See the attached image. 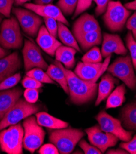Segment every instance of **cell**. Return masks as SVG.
<instances>
[{
  "label": "cell",
  "mask_w": 136,
  "mask_h": 154,
  "mask_svg": "<svg viewBox=\"0 0 136 154\" xmlns=\"http://www.w3.org/2000/svg\"><path fill=\"white\" fill-rule=\"evenodd\" d=\"M22 94L20 87L0 91V120L20 98Z\"/></svg>",
  "instance_id": "cell-18"
},
{
  "label": "cell",
  "mask_w": 136,
  "mask_h": 154,
  "mask_svg": "<svg viewBox=\"0 0 136 154\" xmlns=\"http://www.w3.org/2000/svg\"><path fill=\"white\" fill-rule=\"evenodd\" d=\"M126 88L124 84L117 87L113 91L108 97L106 106V109L116 108L121 106L125 101Z\"/></svg>",
  "instance_id": "cell-26"
},
{
  "label": "cell",
  "mask_w": 136,
  "mask_h": 154,
  "mask_svg": "<svg viewBox=\"0 0 136 154\" xmlns=\"http://www.w3.org/2000/svg\"><path fill=\"white\" fill-rule=\"evenodd\" d=\"M22 84L25 88H35L39 89L43 86L42 83L39 82L31 77L26 76L23 78Z\"/></svg>",
  "instance_id": "cell-35"
},
{
  "label": "cell",
  "mask_w": 136,
  "mask_h": 154,
  "mask_svg": "<svg viewBox=\"0 0 136 154\" xmlns=\"http://www.w3.org/2000/svg\"><path fill=\"white\" fill-rule=\"evenodd\" d=\"M96 5L95 13L97 16L102 14L106 11L109 3L112 0H93Z\"/></svg>",
  "instance_id": "cell-40"
},
{
  "label": "cell",
  "mask_w": 136,
  "mask_h": 154,
  "mask_svg": "<svg viewBox=\"0 0 136 154\" xmlns=\"http://www.w3.org/2000/svg\"><path fill=\"white\" fill-rule=\"evenodd\" d=\"M77 41L83 51H86L95 45H99L102 41L101 30L85 33L75 37Z\"/></svg>",
  "instance_id": "cell-24"
},
{
  "label": "cell",
  "mask_w": 136,
  "mask_h": 154,
  "mask_svg": "<svg viewBox=\"0 0 136 154\" xmlns=\"http://www.w3.org/2000/svg\"><path fill=\"white\" fill-rule=\"evenodd\" d=\"M92 2L93 0H78L77 5L75 10L73 18L76 17L79 14L87 10L92 6Z\"/></svg>",
  "instance_id": "cell-37"
},
{
  "label": "cell",
  "mask_w": 136,
  "mask_h": 154,
  "mask_svg": "<svg viewBox=\"0 0 136 154\" xmlns=\"http://www.w3.org/2000/svg\"><path fill=\"white\" fill-rule=\"evenodd\" d=\"M102 60L101 51L97 47H94L88 51L82 58L83 63H101Z\"/></svg>",
  "instance_id": "cell-29"
},
{
  "label": "cell",
  "mask_w": 136,
  "mask_h": 154,
  "mask_svg": "<svg viewBox=\"0 0 136 154\" xmlns=\"http://www.w3.org/2000/svg\"><path fill=\"white\" fill-rule=\"evenodd\" d=\"M22 54L26 71H29L35 68L47 69L48 65L44 60L40 49L33 42L28 39L25 40Z\"/></svg>",
  "instance_id": "cell-12"
},
{
  "label": "cell",
  "mask_w": 136,
  "mask_h": 154,
  "mask_svg": "<svg viewBox=\"0 0 136 154\" xmlns=\"http://www.w3.org/2000/svg\"><path fill=\"white\" fill-rule=\"evenodd\" d=\"M23 44L20 25L14 17L3 20L0 30V45L5 49H19Z\"/></svg>",
  "instance_id": "cell-5"
},
{
  "label": "cell",
  "mask_w": 136,
  "mask_h": 154,
  "mask_svg": "<svg viewBox=\"0 0 136 154\" xmlns=\"http://www.w3.org/2000/svg\"><path fill=\"white\" fill-rule=\"evenodd\" d=\"M116 82L118 81L110 74H107L102 77L98 85V95L95 103L96 106L109 96Z\"/></svg>",
  "instance_id": "cell-21"
},
{
  "label": "cell",
  "mask_w": 136,
  "mask_h": 154,
  "mask_svg": "<svg viewBox=\"0 0 136 154\" xmlns=\"http://www.w3.org/2000/svg\"><path fill=\"white\" fill-rule=\"evenodd\" d=\"M46 72L52 80L59 84L66 94H69V91L66 75L61 68L56 65H50Z\"/></svg>",
  "instance_id": "cell-27"
},
{
  "label": "cell",
  "mask_w": 136,
  "mask_h": 154,
  "mask_svg": "<svg viewBox=\"0 0 136 154\" xmlns=\"http://www.w3.org/2000/svg\"><path fill=\"white\" fill-rule=\"evenodd\" d=\"M53 0H35V4L40 5H45L51 3Z\"/></svg>",
  "instance_id": "cell-45"
},
{
  "label": "cell",
  "mask_w": 136,
  "mask_h": 154,
  "mask_svg": "<svg viewBox=\"0 0 136 154\" xmlns=\"http://www.w3.org/2000/svg\"><path fill=\"white\" fill-rule=\"evenodd\" d=\"M76 52L77 51L72 48L61 45L56 51L55 56L56 61L63 64L66 69H69L75 65V55Z\"/></svg>",
  "instance_id": "cell-22"
},
{
  "label": "cell",
  "mask_w": 136,
  "mask_h": 154,
  "mask_svg": "<svg viewBox=\"0 0 136 154\" xmlns=\"http://www.w3.org/2000/svg\"><path fill=\"white\" fill-rule=\"evenodd\" d=\"M126 45L130 52V56L132 59L134 68L136 70V41L134 39L131 32H129L127 35Z\"/></svg>",
  "instance_id": "cell-32"
},
{
  "label": "cell",
  "mask_w": 136,
  "mask_h": 154,
  "mask_svg": "<svg viewBox=\"0 0 136 154\" xmlns=\"http://www.w3.org/2000/svg\"><path fill=\"white\" fill-rule=\"evenodd\" d=\"M84 136L85 133L80 129L65 128L52 131L49 141L56 147L59 153L69 154Z\"/></svg>",
  "instance_id": "cell-2"
},
{
  "label": "cell",
  "mask_w": 136,
  "mask_h": 154,
  "mask_svg": "<svg viewBox=\"0 0 136 154\" xmlns=\"http://www.w3.org/2000/svg\"><path fill=\"white\" fill-rule=\"evenodd\" d=\"M44 20L48 32L55 38L58 35V23L56 20L53 18L44 17Z\"/></svg>",
  "instance_id": "cell-33"
},
{
  "label": "cell",
  "mask_w": 136,
  "mask_h": 154,
  "mask_svg": "<svg viewBox=\"0 0 136 154\" xmlns=\"http://www.w3.org/2000/svg\"><path fill=\"white\" fill-rule=\"evenodd\" d=\"M23 96L26 101L30 103H36L39 98V91L35 88H26Z\"/></svg>",
  "instance_id": "cell-36"
},
{
  "label": "cell",
  "mask_w": 136,
  "mask_h": 154,
  "mask_svg": "<svg viewBox=\"0 0 136 154\" xmlns=\"http://www.w3.org/2000/svg\"><path fill=\"white\" fill-rule=\"evenodd\" d=\"M79 146L86 154H101V151L96 147L89 145L85 140L79 141Z\"/></svg>",
  "instance_id": "cell-38"
},
{
  "label": "cell",
  "mask_w": 136,
  "mask_h": 154,
  "mask_svg": "<svg viewBox=\"0 0 136 154\" xmlns=\"http://www.w3.org/2000/svg\"><path fill=\"white\" fill-rule=\"evenodd\" d=\"M21 79L20 73H16L9 76L0 82V91L12 88L16 86Z\"/></svg>",
  "instance_id": "cell-31"
},
{
  "label": "cell",
  "mask_w": 136,
  "mask_h": 154,
  "mask_svg": "<svg viewBox=\"0 0 136 154\" xmlns=\"http://www.w3.org/2000/svg\"><path fill=\"white\" fill-rule=\"evenodd\" d=\"M58 35L60 41L65 45L75 49L78 52L81 51L75 36L71 33L66 25L59 22H58Z\"/></svg>",
  "instance_id": "cell-25"
},
{
  "label": "cell",
  "mask_w": 136,
  "mask_h": 154,
  "mask_svg": "<svg viewBox=\"0 0 136 154\" xmlns=\"http://www.w3.org/2000/svg\"><path fill=\"white\" fill-rule=\"evenodd\" d=\"M133 67L131 56L127 55L116 58L107 68V71L113 76L122 80L130 89L134 90L136 88V75Z\"/></svg>",
  "instance_id": "cell-8"
},
{
  "label": "cell",
  "mask_w": 136,
  "mask_h": 154,
  "mask_svg": "<svg viewBox=\"0 0 136 154\" xmlns=\"http://www.w3.org/2000/svg\"><path fill=\"white\" fill-rule=\"evenodd\" d=\"M14 0H0V14L9 18Z\"/></svg>",
  "instance_id": "cell-34"
},
{
  "label": "cell",
  "mask_w": 136,
  "mask_h": 154,
  "mask_svg": "<svg viewBox=\"0 0 136 154\" xmlns=\"http://www.w3.org/2000/svg\"><path fill=\"white\" fill-rule=\"evenodd\" d=\"M22 66V61L17 52L0 58V82L14 75Z\"/></svg>",
  "instance_id": "cell-16"
},
{
  "label": "cell",
  "mask_w": 136,
  "mask_h": 154,
  "mask_svg": "<svg viewBox=\"0 0 136 154\" xmlns=\"http://www.w3.org/2000/svg\"><path fill=\"white\" fill-rule=\"evenodd\" d=\"M24 136L23 146L30 153H33L42 144L45 132L39 125L34 116H29L23 122Z\"/></svg>",
  "instance_id": "cell-6"
},
{
  "label": "cell",
  "mask_w": 136,
  "mask_h": 154,
  "mask_svg": "<svg viewBox=\"0 0 136 154\" xmlns=\"http://www.w3.org/2000/svg\"><path fill=\"white\" fill-rule=\"evenodd\" d=\"M121 119L125 128L136 131V101L126 105L122 111Z\"/></svg>",
  "instance_id": "cell-23"
},
{
  "label": "cell",
  "mask_w": 136,
  "mask_h": 154,
  "mask_svg": "<svg viewBox=\"0 0 136 154\" xmlns=\"http://www.w3.org/2000/svg\"><path fill=\"white\" fill-rule=\"evenodd\" d=\"M24 7L34 12L39 16L53 18L56 21L62 22L67 26L69 25L68 21L64 16V14L57 6L50 4L40 5L35 3H25L24 4Z\"/></svg>",
  "instance_id": "cell-14"
},
{
  "label": "cell",
  "mask_w": 136,
  "mask_h": 154,
  "mask_svg": "<svg viewBox=\"0 0 136 154\" xmlns=\"http://www.w3.org/2000/svg\"><path fill=\"white\" fill-rule=\"evenodd\" d=\"M26 75L31 77L38 81L41 83L44 84H55V82L48 75L47 72H45L43 69L39 68H35L31 70L28 71Z\"/></svg>",
  "instance_id": "cell-28"
},
{
  "label": "cell",
  "mask_w": 136,
  "mask_h": 154,
  "mask_svg": "<svg viewBox=\"0 0 136 154\" xmlns=\"http://www.w3.org/2000/svg\"><path fill=\"white\" fill-rule=\"evenodd\" d=\"M125 6L129 10H134L136 11V0H134L133 2L127 3L125 5Z\"/></svg>",
  "instance_id": "cell-44"
},
{
  "label": "cell",
  "mask_w": 136,
  "mask_h": 154,
  "mask_svg": "<svg viewBox=\"0 0 136 154\" xmlns=\"http://www.w3.org/2000/svg\"><path fill=\"white\" fill-rule=\"evenodd\" d=\"M120 147L131 154H136V134L129 141L120 144Z\"/></svg>",
  "instance_id": "cell-39"
},
{
  "label": "cell",
  "mask_w": 136,
  "mask_h": 154,
  "mask_svg": "<svg viewBox=\"0 0 136 154\" xmlns=\"http://www.w3.org/2000/svg\"><path fill=\"white\" fill-rule=\"evenodd\" d=\"M55 65L61 68L66 75L70 99L74 104H83L95 98L98 87L96 83L80 78L76 74L65 68L58 61H55Z\"/></svg>",
  "instance_id": "cell-1"
},
{
  "label": "cell",
  "mask_w": 136,
  "mask_h": 154,
  "mask_svg": "<svg viewBox=\"0 0 136 154\" xmlns=\"http://www.w3.org/2000/svg\"><path fill=\"white\" fill-rule=\"evenodd\" d=\"M115 53L118 55H126L128 53L123 41L119 36L113 34L104 33L101 49L102 57L106 58Z\"/></svg>",
  "instance_id": "cell-15"
},
{
  "label": "cell",
  "mask_w": 136,
  "mask_h": 154,
  "mask_svg": "<svg viewBox=\"0 0 136 154\" xmlns=\"http://www.w3.org/2000/svg\"><path fill=\"white\" fill-rule=\"evenodd\" d=\"M75 38L86 33L101 30L98 22L92 15L84 14L75 22L73 25Z\"/></svg>",
  "instance_id": "cell-19"
},
{
  "label": "cell",
  "mask_w": 136,
  "mask_h": 154,
  "mask_svg": "<svg viewBox=\"0 0 136 154\" xmlns=\"http://www.w3.org/2000/svg\"><path fill=\"white\" fill-rule=\"evenodd\" d=\"M39 154H58L59 153L56 147L53 144H46L42 146L38 151Z\"/></svg>",
  "instance_id": "cell-41"
},
{
  "label": "cell",
  "mask_w": 136,
  "mask_h": 154,
  "mask_svg": "<svg viewBox=\"0 0 136 154\" xmlns=\"http://www.w3.org/2000/svg\"><path fill=\"white\" fill-rule=\"evenodd\" d=\"M30 1V0H14V2L16 5L20 6L25 4L26 2Z\"/></svg>",
  "instance_id": "cell-47"
},
{
  "label": "cell",
  "mask_w": 136,
  "mask_h": 154,
  "mask_svg": "<svg viewBox=\"0 0 136 154\" xmlns=\"http://www.w3.org/2000/svg\"><path fill=\"white\" fill-rule=\"evenodd\" d=\"M36 42L40 48L51 57L55 56L56 51L62 45V43L53 36L46 27L43 25L39 30Z\"/></svg>",
  "instance_id": "cell-17"
},
{
  "label": "cell",
  "mask_w": 136,
  "mask_h": 154,
  "mask_svg": "<svg viewBox=\"0 0 136 154\" xmlns=\"http://www.w3.org/2000/svg\"><path fill=\"white\" fill-rule=\"evenodd\" d=\"M108 154H127L128 152L124 150L123 149H112L107 152Z\"/></svg>",
  "instance_id": "cell-43"
},
{
  "label": "cell",
  "mask_w": 136,
  "mask_h": 154,
  "mask_svg": "<svg viewBox=\"0 0 136 154\" xmlns=\"http://www.w3.org/2000/svg\"><path fill=\"white\" fill-rule=\"evenodd\" d=\"M9 53V52L7 49L3 48L2 46L0 45V58H2L7 56V55H8Z\"/></svg>",
  "instance_id": "cell-46"
},
{
  "label": "cell",
  "mask_w": 136,
  "mask_h": 154,
  "mask_svg": "<svg viewBox=\"0 0 136 154\" xmlns=\"http://www.w3.org/2000/svg\"><path fill=\"white\" fill-rule=\"evenodd\" d=\"M85 133L90 143L98 147L102 153H104L108 148L115 146L119 140L116 136L103 131L98 125L86 128Z\"/></svg>",
  "instance_id": "cell-13"
},
{
  "label": "cell",
  "mask_w": 136,
  "mask_h": 154,
  "mask_svg": "<svg viewBox=\"0 0 136 154\" xmlns=\"http://www.w3.org/2000/svg\"><path fill=\"white\" fill-rule=\"evenodd\" d=\"M36 118L39 125L53 130L65 128L69 126L68 122L56 118L45 112H37Z\"/></svg>",
  "instance_id": "cell-20"
},
{
  "label": "cell",
  "mask_w": 136,
  "mask_h": 154,
  "mask_svg": "<svg viewBox=\"0 0 136 154\" xmlns=\"http://www.w3.org/2000/svg\"><path fill=\"white\" fill-rule=\"evenodd\" d=\"M41 108L40 105L30 103L25 99L20 98L0 120V131L11 125H16L22 120L36 114Z\"/></svg>",
  "instance_id": "cell-3"
},
{
  "label": "cell",
  "mask_w": 136,
  "mask_h": 154,
  "mask_svg": "<svg viewBox=\"0 0 136 154\" xmlns=\"http://www.w3.org/2000/svg\"><path fill=\"white\" fill-rule=\"evenodd\" d=\"M12 13L16 15L26 34L32 37L38 35L42 22L39 15L29 9L17 8L12 9Z\"/></svg>",
  "instance_id": "cell-10"
},
{
  "label": "cell",
  "mask_w": 136,
  "mask_h": 154,
  "mask_svg": "<svg viewBox=\"0 0 136 154\" xmlns=\"http://www.w3.org/2000/svg\"><path fill=\"white\" fill-rule=\"evenodd\" d=\"M77 3L78 0H59L56 5L63 14L69 16L75 12Z\"/></svg>",
  "instance_id": "cell-30"
},
{
  "label": "cell",
  "mask_w": 136,
  "mask_h": 154,
  "mask_svg": "<svg viewBox=\"0 0 136 154\" xmlns=\"http://www.w3.org/2000/svg\"><path fill=\"white\" fill-rule=\"evenodd\" d=\"M126 28L131 31L134 39L136 41V11L128 19Z\"/></svg>",
  "instance_id": "cell-42"
},
{
  "label": "cell",
  "mask_w": 136,
  "mask_h": 154,
  "mask_svg": "<svg viewBox=\"0 0 136 154\" xmlns=\"http://www.w3.org/2000/svg\"><path fill=\"white\" fill-rule=\"evenodd\" d=\"M24 130L20 124L9 126L0 131V148L8 154L23 153Z\"/></svg>",
  "instance_id": "cell-4"
},
{
  "label": "cell",
  "mask_w": 136,
  "mask_h": 154,
  "mask_svg": "<svg viewBox=\"0 0 136 154\" xmlns=\"http://www.w3.org/2000/svg\"><path fill=\"white\" fill-rule=\"evenodd\" d=\"M96 119L103 131L115 135L124 142L131 140L133 131L125 130L118 119L108 114L105 111H101L96 117Z\"/></svg>",
  "instance_id": "cell-9"
},
{
  "label": "cell",
  "mask_w": 136,
  "mask_h": 154,
  "mask_svg": "<svg viewBox=\"0 0 136 154\" xmlns=\"http://www.w3.org/2000/svg\"><path fill=\"white\" fill-rule=\"evenodd\" d=\"M131 12L119 2H110L105 11L103 19L106 26L112 32L122 31Z\"/></svg>",
  "instance_id": "cell-7"
},
{
  "label": "cell",
  "mask_w": 136,
  "mask_h": 154,
  "mask_svg": "<svg viewBox=\"0 0 136 154\" xmlns=\"http://www.w3.org/2000/svg\"><path fill=\"white\" fill-rule=\"evenodd\" d=\"M111 55L106 57L103 63H87L79 62L75 69V73L80 78L93 82H96L102 74L107 69Z\"/></svg>",
  "instance_id": "cell-11"
},
{
  "label": "cell",
  "mask_w": 136,
  "mask_h": 154,
  "mask_svg": "<svg viewBox=\"0 0 136 154\" xmlns=\"http://www.w3.org/2000/svg\"><path fill=\"white\" fill-rule=\"evenodd\" d=\"M5 16L3 15L2 14H0V28H1V25H2V22L3 20V19Z\"/></svg>",
  "instance_id": "cell-48"
}]
</instances>
